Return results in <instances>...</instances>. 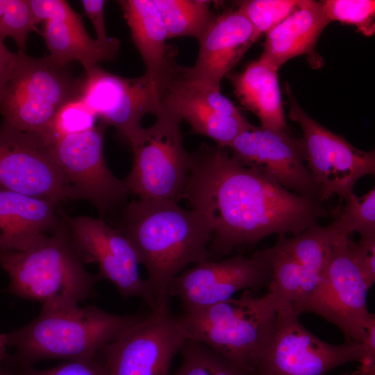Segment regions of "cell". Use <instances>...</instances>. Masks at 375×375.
Returning <instances> with one entry per match:
<instances>
[{
    "instance_id": "obj_1",
    "label": "cell",
    "mask_w": 375,
    "mask_h": 375,
    "mask_svg": "<svg viewBox=\"0 0 375 375\" xmlns=\"http://www.w3.org/2000/svg\"><path fill=\"white\" fill-rule=\"evenodd\" d=\"M190 157L183 199L208 223L212 257L271 235L299 234L328 214L322 201L288 190L242 165L227 147L202 144Z\"/></svg>"
},
{
    "instance_id": "obj_2",
    "label": "cell",
    "mask_w": 375,
    "mask_h": 375,
    "mask_svg": "<svg viewBox=\"0 0 375 375\" xmlns=\"http://www.w3.org/2000/svg\"><path fill=\"white\" fill-rule=\"evenodd\" d=\"M118 228L132 243L156 302L153 312H169L172 281L190 264L212 259L211 228L205 217L172 201L133 200Z\"/></svg>"
},
{
    "instance_id": "obj_3",
    "label": "cell",
    "mask_w": 375,
    "mask_h": 375,
    "mask_svg": "<svg viewBox=\"0 0 375 375\" xmlns=\"http://www.w3.org/2000/svg\"><path fill=\"white\" fill-rule=\"evenodd\" d=\"M145 315L110 313L95 306L42 307L26 325L6 333L11 363L31 366L46 359L88 358L100 353Z\"/></svg>"
},
{
    "instance_id": "obj_4",
    "label": "cell",
    "mask_w": 375,
    "mask_h": 375,
    "mask_svg": "<svg viewBox=\"0 0 375 375\" xmlns=\"http://www.w3.org/2000/svg\"><path fill=\"white\" fill-rule=\"evenodd\" d=\"M84 262L65 223L24 250L0 252V265L10 277L8 290L42 307L79 306L95 294L99 278Z\"/></svg>"
},
{
    "instance_id": "obj_5",
    "label": "cell",
    "mask_w": 375,
    "mask_h": 375,
    "mask_svg": "<svg viewBox=\"0 0 375 375\" xmlns=\"http://www.w3.org/2000/svg\"><path fill=\"white\" fill-rule=\"evenodd\" d=\"M187 339L210 347L253 372L256 359L276 317L272 298L250 290L228 300L178 316Z\"/></svg>"
},
{
    "instance_id": "obj_6",
    "label": "cell",
    "mask_w": 375,
    "mask_h": 375,
    "mask_svg": "<svg viewBox=\"0 0 375 375\" xmlns=\"http://www.w3.org/2000/svg\"><path fill=\"white\" fill-rule=\"evenodd\" d=\"M17 52L14 71L0 91V113L3 122L47 143L58 109L79 95L81 79L49 56L33 58Z\"/></svg>"
},
{
    "instance_id": "obj_7",
    "label": "cell",
    "mask_w": 375,
    "mask_h": 375,
    "mask_svg": "<svg viewBox=\"0 0 375 375\" xmlns=\"http://www.w3.org/2000/svg\"><path fill=\"white\" fill-rule=\"evenodd\" d=\"M156 120L131 140V169L125 178L140 200L172 201L183 198L191 157L183 142L182 119L160 104Z\"/></svg>"
},
{
    "instance_id": "obj_8",
    "label": "cell",
    "mask_w": 375,
    "mask_h": 375,
    "mask_svg": "<svg viewBox=\"0 0 375 375\" xmlns=\"http://www.w3.org/2000/svg\"><path fill=\"white\" fill-rule=\"evenodd\" d=\"M290 310H276L271 331L253 367V375H326L366 358L362 342H326L309 331Z\"/></svg>"
},
{
    "instance_id": "obj_9",
    "label": "cell",
    "mask_w": 375,
    "mask_h": 375,
    "mask_svg": "<svg viewBox=\"0 0 375 375\" xmlns=\"http://www.w3.org/2000/svg\"><path fill=\"white\" fill-rule=\"evenodd\" d=\"M351 241L349 235L334 240L320 281L302 313H314L334 324L345 342H362L375 316L367 303L372 285L353 253Z\"/></svg>"
},
{
    "instance_id": "obj_10",
    "label": "cell",
    "mask_w": 375,
    "mask_h": 375,
    "mask_svg": "<svg viewBox=\"0 0 375 375\" xmlns=\"http://www.w3.org/2000/svg\"><path fill=\"white\" fill-rule=\"evenodd\" d=\"M285 92L290 103L288 116L302 130L299 142L307 167L319 188L320 200L324 202L337 196L340 206L353 193L359 179L375 174L374 150L355 147L342 135L327 129L303 110L288 84Z\"/></svg>"
},
{
    "instance_id": "obj_11",
    "label": "cell",
    "mask_w": 375,
    "mask_h": 375,
    "mask_svg": "<svg viewBox=\"0 0 375 375\" xmlns=\"http://www.w3.org/2000/svg\"><path fill=\"white\" fill-rule=\"evenodd\" d=\"M0 189L56 205L77 199L44 140L4 122L0 125Z\"/></svg>"
},
{
    "instance_id": "obj_12",
    "label": "cell",
    "mask_w": 375,
    "mask_h": 375,
    "mask_svg": "<svg viewBox=\"0 0 375 375\" xmlns=\"http://www.w3.org/2000/svg\"><path fill=\"white\" fill-rule=\"evenodd\" d=\"M108 126L99 122L93 128L55 138L51 152L73 188L77 199H85L103 214L122 203L131 194L125 181L115 177L104 157Z\"/></svg>"
},
{
    "instance_id": "obj_13",
    "label": "cell",
    "mask_w": 375,
    "mask_h": 375,
    "mask_svg": "<svg viewBox=\"0 0 375 375\" xmlns=\"http://www.w3.org/2000/svg\"><path fill=\"white\" fill-rule=\"evenodd\" d=\"M85 72L78 96L101 122L113 126L129 144L142 129L144 116L157 112L164 88L145 74L124 78L98 65Z\"/></svg>"
},
{
    "instance_id": "obj_14",
    "label": "cell",
    "mask_w": 375,
    "mask_h": 375,
    "mask_svg": "<svg viewBox=\"0 0 375 375\" xmlns=\"http://www.w3.org/2000/svg\"><path fill=\"white\" fill-rule=\"evenodd\" d=\"M271 275L267 248L251 257L239 254L195 264L174 278L169 294L180 300L183 312H190L233 298L242 290L254 292L267 288Z\"/></svg>"
},
{
    "instance_id": "obj_15",
    "label": "cell",
    "mask_w": 375,
    "mask_h": 375,
    "mask_svg": "<svg viewBox=\"0 0 375 375\" xmlns=\"http://www.w3.org/2000/svg\"><path fill=\"white\" fill-rule=\"evenodd\" d=\"M186 339L178 316L151 312L101 352L108 375H169Z\"/></svg>"
},
{
    "instance_id": "obj_16",
    "label": "cell",
    "mask_w": 375,
    "mask_h": 375,
    "mask_svg": "<svg viewBox=\"0 0 375 375\" xmlns=\"http://www.w3.org/2000/svg\"><path fill=\"white\" fill-rule=\"evenodd\" d=\"M65 217L72 240L84 261L97 262L99 278L111 282L123 298L144 300L153 312L155 299L147 280L139 274L140 260L130 240L101 219Z\"/></svg>"
},
{
    "instance_id": "obj_17",
    "label": "cell",
    "mask_w": 375,
    "mask_h": 375,
    "mask_svg": "<svg viewBox=\"0 0 375 375\" xmlns=\"http://www.w3.org/2000/svg\"><path fill=\"white\" fill-rule=\"evenodd\" d=\"M227 148L242 165L257 170L288 190L320 200L319 188L305 165L300 142L287 130L251 124Z\"/></svg>"
},
{
    "instance_id": "obj_18",
    "label": "cell",
    "mask_w": 375,
    "mask_h": 375,
    "mask_svg": "<svg viewBox=\"0 0 375 375\" xmlns=\"http://www.w3.org/2000/svg\"><path fill=\"white\" fill-rule=\"evenodd\" d=\"M256 38L247 17L238 8L217 16L199 40L197 60L183 67L190 78L220 88V81L237 65Z\"/></svg>"
},
{
    "instance_id": "obj_19",
    "label": "cell",
    "mask_w": 375,
    "mask_h": 375,
    "mask_svg": "<svg viewBox=\"0 0 375 375\" xmlns=\"http://www.w3.org/2000/svg\"><path fill=\"white\" fill-rule=\"evenodd\" d=\"M178 65L162 92V107L185 120L191 133L212 139L217 146L227 147L235 138L251 124L244 117L222 116L210 107L206 99V83L193 80Z\"/></svg>"
},
{
    "instance_id": "obj_20",
    "label": "cell",
    "mask_w": 375,
    "mask_h": 375,
    "mask_svg": "<svg viewBox=\"0 0 375 375\" xmlns=\"http://www.w3.org/2000/svg\"><path fill=\"white\" fill-rule=\"evenodd\" d=\"M53 202L0 189V252L24 250L62 222Z\"/></svg>"
},
{
    "instance_id": "obj_21",
    "label": "cell",
    "mask_w": 375,
    "mask_h": 375,
    "mask_svg": "<svg viewBox=\"0 0 375 375\" xmlns=\"http://www.w3.org/2000/svg\"><path fill=\"white\" fill-rule=\"evenodd\" d=\"M117 3L144 63V74L165 87L178 65L168 51L167 31L158 10L153 0H121Z\"/></svg>"
},
{
    "instance_id": "obj_22",
    "label": "cell",
    "mask_w": 375,
    "mask_h": 375,
    "mask_svg": "<svg viewBox=\"0 0 375 375\" xmlns=\"http://www.w3.org/2000/svg\"><path fill=\"white\" fill-rule=\"evenodd\" d=\"M329 23L323 12L321 1L301 0L294 12L265 34L261 56L278 68L299 56L317 57L316 44Z\"/></svg>"
},
{
    "instance_id": "obj_23",
    "label": "cell",
    "mask_w": 375,
    "mask_h": 375,
    "mask_svg": "<svg viewBox=\"0 0 375 375\" xmlns=\"http://www.w3.org/2000/svg\"><path fill=\"white\" fill-rule=\"evenodd\" d=\"M278 69L260 56L249 62L242 72L230 75V80L240 103L258 117L261 126L287 130Z\"/></svg>"
},
{
    "instance_id": "obj_24",
    "label": "cell",
    "mask_w": 375,
    "mask_h": 375,
    "mask_svg": "<svg viewBox=\"0 0 375 375\" xmlns=\"http://www.w3.org/2000/svg\"><path fill=\"white\" fill-rule=\"evenodd\" d=\"M44 23L42 35L50 53L48 56L60 65L78 60L85 69L114 59L118 53L119 40L114 38L109 43H101L89 35L83 22L49 20Z\"/></svg>"
},
{
    "instance_id": "obj_25",
    "label": "cell",
    "mask_w": 375,
    "mask_h": 375,
    "mask_svg": "<svg viewBox=\"0 0 375 375\" xmlns=\"http://www.w3.org/2000/svg\"><path fill=\"white\" fill-rule=\"evenodd\" d=\"M167 31L168 38L192 37L198 40L217 16L205 0H153Z\"/></svg>"
},
{
    "instance_id": "obj_26",
    "label": "cell",
    "mask_w": 375,
    "mask_h": 375,
    "mask_svg": "<svg viewBox=\"0 0 375 375\" xmlns=\"http://www.w3.org/2000/svg\"><path fill=\"white\" fill-rule=\"evenodd\" d=\"M179 353L181 365L173 375H253L201 342L186 339Z\"/></svg>"
},
{
    "instance_id": "obj_27",
    "label": "cell",
    "mask_w": 375,
    "mask_h": 375,
    "mask_svg": "<svg viewBox=\"0 0 375 375\" xmlns=\"http://www.w3.org/2000/svg\"><path fill=\"white\" fill-rule=\"evenodd\" d=\"M336 210V219L330 224L339 235H350L357 232L360 238L375 236V188L361 197L353 193Z\"/></svg>"
},
{
    "instance_id": "obj_28",
    "label": "cell",
    "mask_w": 375,
    "mask_h": 375,
    "mask_svg": "<svg viewBox=\"0 0 375 375\" xmlns=\"http://www.w3.org/2000/svg\"><path fill=\"white\" fill-rule=\"evenodd\" d=\"M37 25L28 0H0V38H12L18 51L24 52L29 33H39Z\"/></svg>"
},
{
    "instance_id": "obj_29",
    "label": "cell",
    "mask_w": 375,
    "mask_h": 375,
    "mask_svg": "<svg viewBox=\"0 0 375 375\" xmlns=\"http://www.w3.org/2000/svg\"><path fill=\"white\" fill-rule=\"evenodd\" d=\"M301 0H247L238 9L247 17L258 39L267 33L299 6Z\"/></svg>"
},
{
    "instance_id": "obj_30",
    "label": "cell",
    "mask_w": 375,
    "mask_h": 375,
    "mask_svg": "<svg viewBox=\"0 0 375 375\" xmlns=\"http://www.w3.org/2000/svg\"><path fill=\"white\" fill-rule=\"evenodd\" d=\"M324 14L329 22H340L355 26L366 36L375 32L374 0L321 1Z\"/></svg>"
},
{
    "instance_id": "obj_31",
    "label": "cell",
    "mask_w": 375,
    "mask_h": 375,
    "mask_svg": "<svg viewBox=\"0 0 375 375\" xmlns=\"http://www.w3.org/2000/svg\"><path fill=\"white\" fill-rule=\"evenodd\" d=\"M97 115L79 96L64 103L52 121L47 140L48 145L60 136L83 132L96 125Z\"/></svg>"
},
{
    "instance_id": "obj_32",
    "label": "cell",
    "mask_w": 375,
    "mask_h": 375,
    "mask_svg": "<svg viewBox=\"0 0 375 375\" xmlns=\"http://www.w3.org/2000/svg\"><path fill=\"white\" fill-rule=\"evenodd\" d=\"M3 363L13 375H108L101 352L88 358L67 360L42 370L35 369L31 366L16 365L6 358Z\"/></svg>"
},
{
    "instance_id": "obj_33",
    "label": "cell",
    "mask_w": 375,
    "mask_h": 375,
    "mask_svg": "<svg viewBox=\"0 0 375 375\" xmlns=\"http://www.w3.org/2000/svg\"><path fill=\"white\" fill-rule=\"evenodd\" d=\"M38 24L49 20L81 23L83 19L66 1L28 0Z\"/></svg>"
},
{
    "instance_id": "obj_34",
    "label": "cell",
    "mask_w": 375,
    "mask_h": 375,
    "mask_svg": "<svg viewBox=\"0 0 375 375\" xmlns=\"http://www.w3.org/2000/svg\"><path fill=\"white\" fill-rule=\"evenodd\" d=\"M351 249L368 282L372 285L375 282V236L360 238L356 242L351 241Z\"/></svg>"
},
{
    "instance_id": "obj_35",
    "label": "cell",
    "mask_w": 375,
    "mask_h": 375,
    "mask_svg": "<svg viewBox=\"0 0 375 375\" xmlns=\"http://www.w3.org/2000/svg\"><path fill=\"white\" fill-rule=\"evenodd\" d=\"M81 3L85 14L91 21L94 28L97 40L107 44L110 42L114 38L108 37L104 19V6L106 1L103 0H82Z\"/></svg>"
},
{
    "instance_id": "obj_36",
    "label": "cell",
    "mask_w": 375,
    "mask_h": 375,
    "mask_svg": "<svg viewBox=\"0 0 375 375\" xmlns=\"http://www.w3.org/2000/svg\"><path fill=\"white\" fill-rule=\"evenodd\" d=\"M18 58L19 53L10 51L0 38V91L12 75Z\"/></svg>"
},
{
    "instance_id": "obj_37",
    "label": "cell",
    "mask_w": 375,
    "mask_h": 375,
    "mask_svg": "<svg viewBox=\"0 0 375 375\" xmlns=\"http://www.w3.org/2000/svg\"><path fill=\"white\" fill-rule=\"evenodd\" d=\"M8 342L6 335L0 333V362L6 357Z\"/></svg>"
},
{
    "instance_id": "obj_38",
    "label": "cell",
    "mask_w": 375,
    "mask_h": 375,
    "mask_svg": "<svg viewBox=\"0 0 375 375\" xmlns=\"http://www.w3.org/2000/svg\"><path fill=\"white\" fill-rule=\"evenodd\" d=\"M344 375H375V372H367L359 367L354 372L351 373H347Z\"/></svg>"
},
{
    "instance_id": "obj_39",
    "label": "cell",
    "mask_w": 375,
    "mask_h": 375,
    "mask_svg": "<svg viewBox=\"0 0 375 375\" xmlns=\"http://www.w3.org/2000/svg\"><path fill=\"white\" fill-rule=\"evenodd\" d=\"M0 375H13L1 362H0Z\"/></svg>"
}]
</instances>
